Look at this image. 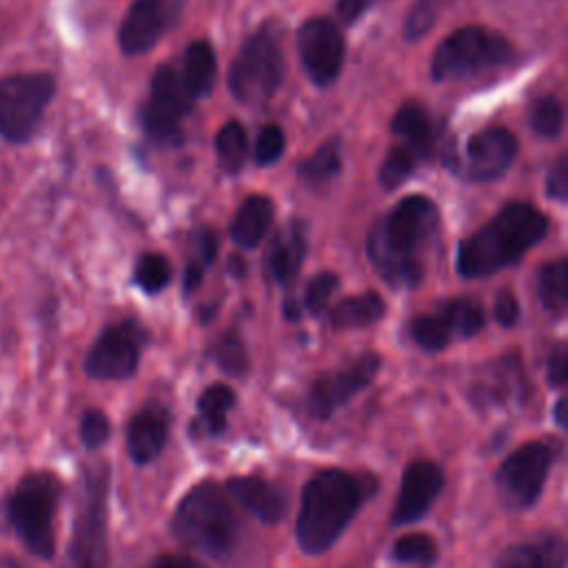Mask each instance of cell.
<instances>
[{
  "instance_id": "obj_1",
  "label": "cell",
  "mask_w": 568,
  "mask_h": 568,
  "mask_svg": "<svg viewBox=\"0 0 568 568\" xmlns=\"http://www.w3.org/2000/svg\"><path fill=\"white\" fill-rule=\"evenodd\" d=\"M439 209L428 195L410 193L371 224L366 255L388 286L415 288L422 284L424 253L439 231Z\"/></svg>"
},
{
  "instance_id": "obj_2",
  "label": "cell",
  "mask_w": 568,
  "mask_h": 568,
  "mask_svg": "<svg viewBox=\"0 0 568 568\" xmlns=\"http://www.w3.org/2000/svg\"><path fill=\"white\" fill-rule=\"evenodd\" d=\"M548 217L530 202H508L481 229L459 242L455 268L462 277H488L519 262L548 233Z\"/></svg>"
},
{
  "instance_id": "obj_3",
  "label": "cell",
  "mask_w": 568,
  "mask_h": 568,
  "mask_svg": "<svg viewBox=\"0 0 568 568\" xmlns=\"http://www.w3.org/2000/svg\"><path fill=\"white\" fill-rule=\"evenodd\" d=\"M371 495V484L353 473L326 468L315 473L302 490L295 535L306 555L328 550L353 521Z\"/></svg>"
},
{
  "instance_id": "obj_4",
  "label": "cell",
  "mask_w": 568,
  "mask_h": 568,
  "mask_svg": "<svg viewBox=\"0 0 568 568\" xmlns=\"http://www.w3.org/2000/svg\"><path fill=\"white\" fill-rule=\"evenodd\" d=\"M173 532L191 548L224 557L237 539V521L224 490L206 479L193 486L173 513Z\"/></svg>"
},
{
  "instance_id": "obj_5",
  "label": "cell",
  "mask_w": 568,
  "mask_h": 568,
  "mask_svg": "<svg viewBox=\"0 0 568 568\" xmlns=\"http://www.w3.org/2000/svg\"><path fill=\"white\" fill-rule=\"evenodd\" d=\"M62 497V484L51 470L27 473L7 499V519L20 541L40 559L55 552L53 519Z\"/></svg>"
},
{
  "instance_id": "obj_6",
  "label": "cell",
  "mask_w": 568,
  "mask_h": 568,
  "mask_svg": "<svg viewBox=\"0 0 568 568\" xmlns=\"http://www.w3.org/2000/svg\"><path fill=\"white\" fill-rule=\"evenodd\" d=\"M284 80V51L275 22H262L233 58L226 87L240 104L268 102Z\"/></svg>"
},
{
  "instance_id": "obj_7",
  "label": "cell",
  "mask_w": 568,
  "mask_h": 568,
  "mask_svg": "<svg viewBox=\"0 0 568 568\" xmlns=\"http://www.w3.org/2000/svg\"><path fill=\"white\" fill-rule=\"evenodd\" d=\"M515 49L506 36L481 24L448 33L433 51L430 78L435 82L464 80L513 64Z\"/></svg>"
},
{
  "instance_id": "obj_8",
  "label": "cell",
  "mask_w": 568,
  "mask_h": 568,
  "mask_svg": "<svg viewBox=\"0 0 568 568\" xmlns=\"http://www.w3.org/2000/svg\"><path fill=\"white\" fill-rule=\"evenodd\" d=\"M109 468L95 464L82 475L80 501L67 548L69 568H109Z\"/></svg>"
},
{
  "instance_id": "obj_9",
  "label": "cell",
  "mask_w": 568,
  "mask_h": 568,
  "mask_svg": "<svg viewBox=\"0 0 568 568\" xmlns=\"http://www.w3.org/2000/svg\"><path fill=\"white\" fill-rule=\"evenodd\" d=\"M55 93L49 73H13L0 80V135L22 144L33 138Z\"/></svg>"
},
{
  "instance_id": "obj_10",
  "label": "cell",
  "mask_w": 568,
  "mask_h": 568,
  "mask_svg": "<svg viewBox=\"0 0 568 568\" xmlns=\"http://www.w3.org/2000/svg\"><path fill=\"white\" fill-rule=\"evenodd\" d=\"M193 98L186 91L178 67L162 64L151 78L149 98L140 109L144 133L162 146H178L184 140V120L193 109Z\"/></svg>"
},
{
  "instance_id": "obj_11",
  "label": "cell",
  "mask_w": 568,
  "mask_h": 568,
  "mask_svg": "<svg viewBox=\"0 0 568 568\" xmlns=\"http://www.w3.org/2000/svg\"><path fill=\"white\" fill-rule=\"evenodd\" d=\"M146 344V328L133 320L109 324L91 344L84 357V373L93 379H129L140 364Z\"/></svg>"
},
{
  "instance_id": "obj_12",
  "label": "cell",
  "mask_w": 568,
  "mask_h": 568,
  "mask_svg": "<svg viewBox=\"0 0 568 568\" xmlns=\"http://www.w3.org/2000/svg\"><path fill=\"white\" fill-rule=\"evenodd\" d=\"M297 55L308 75L317 87L333 84L344 67L346 40L342 27L326 16H313L297 29Z\"/></svg>"
},
{
  "instance_id": "obj_13",
  "label": "cell",
  "mask_w": 568,
  "mask_h": 568,
  "mask_svg": "<svg viewBox=\"0 0 568 568\" xmlns=\"http://www.w3.org/2000/svg\"><path fill=\"white\" fill-rule=\"evenodd\" d=\"M552 448L546 442H526L513 450L495 473L499 493L513 508H530L552 466Z\"/></svg>"
},
{
  "instance_id": "obj_14",
  "label": "cell",
  "mask_w": 568,
  "mask_h": 568,
  "mask_svg": "<svg viewBox=\"0 0 568 568\" xmlns=\"http://www.w3.org/2000/svg\"><path fill=\"white\" fill-rule=\"evenodd\" d=\"M379 366L382 357L366 351L357 359L317 375L308 388V413L315 419H328L377 377Z\"/></svg>"
},
{
  "instance_id": "obj_15",
  "label": "cell",
  "mask_w": 568,
  "mask_h": 568,
  "mask_svg": "<svg viewBox=\"0 0 568 568\" xmlns=\"http://www.w3.org/2000/svg\"><path fill=\"white\" fill-rule=\"evenodd\" d=\"M517 151L519 142L506 126H486L464 142L450 164L470 182H493L510 169Z\"/></svg>"
},
{
  "instance_id": "obj_16",
  "label": "cell",
  "mask_w": 568,
  "mask_h": 568,
  "mask_svg": "<svg viewBox=\"0 0 568 568\" xmlns=\"http://www.w3.org/2000/svg\"><path fill=\"white\" fill-rule=\"evenodd\" d=\"M184 0H135L120 22L118 44L124 55L146 53L180 20Z\"/></svg>"
},
{
  "instance_id": "obj_17",
  "label": "cell",
  "mask_w": 568,
  "mask_h": 568,
  "mask_svg": "<svg viewBox=\"0 0 568 568\" xmlns=\"http://www.w3.org/2000/svg\"><path fill=\"white\" fill-rule=\"evenodd\" d=\"M444 470L430 459H415L402 473L399 493L390 510V524L402 526L422 519L444 488Z\"/></svg>"
},
{
  "instance_id": "obj_18",
  "label": "cell",
  "mask_w": 568,
  "mask_h": 568,
  "mask_svg": "<svg viewBox=\"0 0 568 568\" xmlns=\"http://www.w3.org/2000/svg\"><path fill=\"white\" fill-rule=\"evenodd\" d=\"M171 413L160 402H146L126 426V450L135 464H151L169 439Z\"/></svg>"
},
{
  "instance_id": "obj_19",
  "label": "cell",
  "mask_w": 568,
  "mask_h": 568,
  "mask_svg": "<svg viewBox=\"0 0 568 568\" xmlns=\"http://www.w3.org/2000/svg\"><path fill=\"white\" fill-rule=\"evenodd\" d=\"M306 224L302 220L286 222L271 240L264 253V277L275 284H288L300 273L306 257Z\"/></svg>"
},
{
  "instance_id": "obj_20",
  "label": "cell",
  "mask_w": 568,
  "mask_h": 568,
  "mask_svg": "<svg viewBox=\"0 0 568 568\" xmlns=\"http://www.w3.org/2000/svg\"><path fill=\"white\" fill-rule=\"evenodd\" d=\"M226 493L262 524H275L286 513L284 493L266 479L251 475L231 477L226 481Z\"/></svg>"
},
{
  "instance_id": "obj_21",
  "label": "cell",
  "mask_w": 568,
  "mask_h": 568,
  "mask_svg": "<svg viewBox=\"0 0 568 568\" xmlns=\"http://www.w3.org/2000/svg\"><path fill=\"white\" fill-rule=\"evenodd\" d=\"M390 133L397 144H404L406 149H410L422 162H428L435 155V144H437L435 124L428 111L419 102L406 100L395 111L390 120Z\"/></svg>"
},
{
  "instance_id": "obj_22",
  "label": "cell",
  "mask_w": 568,
  "mask_h": 568,
  "mask_svg": "<svg viewBox=\"0 0 568 568\" xmlns=\"http://www.w3.org/2000/svg\"><path fill=\"white\" fill-rule=\"evenodd\" d=\"M495 568H566V544L557 532H544L508 546Z\"/></svg>"
},
{
  "instance_id": "obj_23",
  "label": "cell",
  "mask_w": 568,
  "mask_h": 568,
  "mask_svg": "<svg viewBox=\"0 0 568 568\" xmlns=\"http://www.w3.org/2000/svg\"><path fill=\"white\" fill-rule=\"evenodd\" d=\"M275 217V206L268 195L253 193L244 197L229 224L231 240L242 248H255L268 233Z\"/></svg>"
},
{
  "instance_id": "obj_24",
  "label": "cell",
  "mask_w": 568,
  "mask_h": 568,
  "mask_svg": "<svg viewBox=\"0 0 568 568\" xmlns=\"http://www.w3.org/2000/svg\"><path fill=\"white\" fill-rule=\"evenodd\" d=\"M178 71L193 100L206 98L213 91L217 75V58L213 47L206 40L191 42L184 49L182 67Z\"/></svg>"
},
{
  "instance_id": "obj_25",
  "label": "cell",
  "mask_w": 568,
  "mask_h": 568,
  "mask_svg": "<svg viewBox=\"0 0 568 568\" xmlns=\"http://www.w3.org/2000/svg\"><path fill=\"white\" fill-rule=\"evenodd\" d=\"M384 315H386L384 297L375 291H366L362 295L339 300L331 308L328 320L333 328L344 331V328H364V326L377 324Z\"/></svg>"
},
{
  "instance_id": "obj_26",
  "label": "cell",
  "mask_w": 568,
  "mask_h": 568,
  "mask_svg": "<svg viewBox=\"0 0 568 568\" xmlns=\"http://www.w3.org/2000/svg\"><path fill=\"white\" fill-rule=\"evenodd\" d=\"M342 171V138H326L308 158L297 164V178L306 186H326Z\"/></svg>"
},
{
  "instance_id": "obj_27",
  "label": "cell",
  "mask_w": 568,
  "mask_h": 568,
  "mask_svg": "<svg viewBox=\"0 0 568 568\" xmlns=\"http://www.w3.org/2000/svg\"><path fill=\"white\" fill-rule=\"evenodd\" d=\"M537 291H539L541 306L548 313H555V315L564 313L568 304V260L564 255L546 262L539 268Z\"/></svg>"
},
{
  "instance_id": "obj_28",
  "label": "cell",
  "mask_w": 568,
  "mask_h": 568,
  "mask_svg": "<svg viewBox=\"0 0 568 568\" xmlns=\"http://www.w3.org/2000/svg\"><path fill=\"white\" fill-rule=\"evenodd\" d=\"M408 328H410L413 342H415L422 351H428V353L444 351V348L455 339L453 326H450L446 313L442 311V306H437V308L430 311V313H422V315L413 317V322H410Z\"/></svg>"
},
{
  "instance_id": "obj_29",
  "label": "cell",
  "mask_w": 568,
  "mask_h": 568,
  "mask_svg": "<svg viewBox=\"0 0 568 568\" xmlns=\"http://www.w3.org/2000/svg\"><path fill=\"white\" fill-rule=\"evenodd\" d=\"M235 390L226 384H213L197 397L200 424L209 435H220L226 428V413L235 406Z\"/></svg>"
},
{
  "instance_id": "obj_30",
  "label": "cell",
  "mask_w": 568,
  "mask_h": 568,
  "mask_svg": "<svg viewBox=\"0 0 568 568\" xmlns=\"http://www.w3.org/2000/svg\"><path fill=\"white\" fill-rule=\"evenodd\" d=\"M215 155L226 173H237L248 158V138L240 120H229L215 135Z\"/></svg>"
},
{
  "instance_id": "obj_31",
  "label": "cell",
  "mask_w": 568,
  "mask_h": 568,
  "mask_svg": "<svg viewBox=\"0 0 568 568\" xmlns=\"http://www.w3.org/2000/svg\"><path fill=\"white\" fill-rule=\"evenodd\" d=\"M453 326L455 339H468L473 335H477L484 328L486 322V311L481 306L479 300L462 295V297H453L439 304Z\"/></svg>"
},
{
  "instance_id": "obj_32",
  "label": "cell",
  "mask_w": 568,
  "mask_h": 568,
  "mask_svg": "<svg viewBox=\"0 0 568 568\" xmlns=\"http://www.w3.org/2000/svg\"><path fill=\"white\" fill-rule=\"evenodd\" d=\"M419 164H422V160L410 149L395 142L393 146H388V151L379 164L377 180L386 191H393V189L402 186L415 173V169Z\"/></svg>"
},
{
  "instance_id": "obj_33",
  "label": "cell",
  "mask_w": 568,
  "mask_h": 568,
  "mask_svg": "<svg viewBox=\"0 0 568 568\" xmlns=\"http://www.w3.org/2000/svg\"><path fill=\"white\" fill-rule=\"evenodd\" d=\"M173 280V266L162 253H142L133 266V282L149 295L164 291Z\"/></svg>"
},
{
  "instance_id": "obj_34",
  "label": "cell",
  "mask_w": 568,
  "mask_h": 568,
  "mask_svg": "<svg viewBox=\"0 0 568 568\" xmlns=\"http://www.w3.org/2000/svg\"><path fill=\"white\" fill-rule=\"evenodd\" d=\"M211 357L220 371L231 377H244L248 371V353L242 337L235 331L222 333L211 346Z\"/></svg>"
},
{
  "instance_id": "obj_35",
  "label": "cell",
  "mask_w": 568,
  "mask_h": 568,
  "mask_svg": "<svg viewBox=\"0 0 568 568\" xmlns=\"http://www.w3.org/2000/svg\"><path fill=\"white\" fill-rule=\"evenodd\" d=\"M528 124L539 138H557L564 129V104L557 95H541L528 111Z\"/></svg>"
},
{
  "instance_id": "obj_36",
  "label": "cell",
  "mask_w": 568,
  "mask_h": 568,
  "mask_svg": "<svg viewBox=\"0 0 568 568\" xmlns=\"http://www.w3.org/2000/svg\"><path fill=\"white\" fill-rule=\"evenodd\" d=\"M390 555L399 564H417V566H430L437 557V544L426 532H408L402 535L393 548Z\"/></svg>"
},
{
  "instance_id": "obj_37",
  "label": "cell",
  "mask_w": 568,
  "mask_h": 568,
  "mask_svg": "<svg viewBox=\"0 0 568 568\" xmlns=\"http://www.w3.org/2000/svg\"><path fill=\"white\" fill-rule=\"evenodd\" d=\"M339 288V275L333 271H322L317 273L304 288L302 300H297L302 313L306 311L308 315H320L326 311L333 293Z\"/></svg>"
},
{
  "instance_id": "obj_38",
  "label": "cell",
  "mask_w": 568,
  "mask_h": 568,
  "mask_svg": "<svg viewBox=\"0 0 568 568\" xmlns=\"http://www.w3.org/2000/svg\"><path fill=\"white\" fill-rule=\"evenodd\" d=\"M439 9H442V0H415L404 18V27H402L404 40L408 42L422 40L437 22Z\"/></svg>"
},
{
  "instance_id": "obj_39",
  "label": "cell",
  "mask_w": 568,
  "mask_h": 568,
  "mask_svg": "<svg viewBox=\"0 0 568 568\" xmlns=\"http://www.w3.org/2000/svg\"><path fill=\"white\" fill-rule=\"evenodd\" d=\"M286 149V135L282 131V126L277 124H264L255 138V146H253V158L260 166H268L275 164Z\"/></svg>"
},
{
  "instance_id": "obj_40",
  "label": "cell",
  "mask_w": 568,
  "mask_h": 568,
  "mask_svg": "<svg viewBox=\"0 0 568 568\" xmlns=\"http://www.w3.org/2000/svg\"><path fill=\"white\" fill-rule=\"evenodd\" d=\"M80 439L87 448H100L111 437V422L100 408H87L80 417Z\"/></svg>"
},
{
  "instance_id": "obj_41",
  "label": "cell",
  "mask_w": 568,
  "mask_h": 568,
  "mask_svg": "<svg viewBox=\"0 0 568 568\" xmlns=\"http://www.w3.org/2000/svg\"><path fill=\"white\" fill-rule=\"evenodd\" d=\"M546 193L555 202H566L568 200V155L561 153L555 164L548 171L546 178Z\"/></svg>"
},
{
  "instance_id": "obj_42",
  "label": "cell",
  "mask_w": 568,
  "mask_h": 568,
  "mask_svg": "<svg viewBox=\"0 0 568 568\" xmlns=\"http://www.w3.org/2000/svg\"><path fill=\"white\" fill-rule=\"evenodd\" d=\"M493 313H495V320H497L499 326H504V328L515 326L517 320H519V300H517V295L510 288H501L495 297Z\"/></svg>"
},
{
  "instance_id": "obj_43",
  "label": "cell",
  "mask_w": 568,
  "mask_h": 568,
  "mask_svg": "<svg viewBox=\"0 0 568 568\" xmlns=\"http://www.w3.org/2000/svg\"><path fill=\"white\" fill-rule=\"evenodd\" d=\"M546 373H548V384L550 386H555V388H564L566 386V379H568V351H566V344H557L550 351Z\"/></svg>"
},
{
  "instance_id": "obj_44",
  "label": "cell",
  "mask_w": 568,
  "mask_h": 568,
  "mask_svg": "<svg viewBox=\"0 0 568 568\" xmlns=\"http://www.w3.org/2000/svg\"><path fill=\"white\" fill-rule=\"evenodd\" d=\"M215 255H217V235H215V231H211L206 226L197 229L195 231V253H193L191 260L200 262L206 268L215 260Z\"/></svg>"
},
{
  "instance_id": "obj_45",
  "label": "cell",
  "mask_w": 568,
  "mask_h": 568,
  "mask_svg": "<svg viewBox=\"0 0 568 568\" xmlns=\"http://www.w3.org/2000/svg\"><path fill=\"white\" fill-rule=\"evenodd\" d=\"M375 2H379V0H335V11H337V18H339L344 24H353V22H357Z\"/></svg>"
},
{
  "instance_id": "obj_46",
  "label": "cell",
  "mask_w": 568,
  "mask_h": 568,
  "mask_svg": "<svg viewBox=\"0 0 568 568\" xmlns=\"http://www.w3.org/2000/svg\"><path fill=\"white\" fill-rule=\"evenodd\" d=\"M151 568H206V566L186 555H162L153 561Z\"/></svg>"
},
{
  "instance_id": "obj_47",
  "label": "cell",
  "mask_w": 568,
  "mask_h": 568,
  "mask_svg": "<svg viewBox=\"0 0 568 568\" xmlns=\"http://www.w3.org/2000/svg\"><path fill=\"white\" fill-rule=\"evenodd\" d=\"M555 422L561 428H566V424H568V419H566V399L564 397L557 399V404H555Z\"/></svg>"
},
{
  "instance_id": "obj_48",
  "label": "cell",
  "mask_w": 568,
  "mask_h": 568,
  "mask_svg": "<svg viewBox=\"0 0 568 568\" xmlns=\"http://www.w3.org/2000/svg\"><path fill=\"white\" fill-rule=\"evenodd\" d=\"M0 568H24V566H22V564H18L16 559H2Z\"/></svg>"
}]
</instances>
